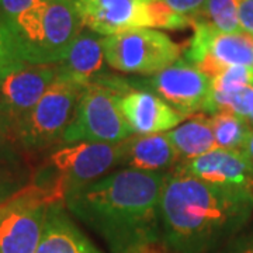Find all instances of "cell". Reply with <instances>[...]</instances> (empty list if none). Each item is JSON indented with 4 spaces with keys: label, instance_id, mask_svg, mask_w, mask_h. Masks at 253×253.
<instances>
[{
    "label": "cell",
    "instance_id": "1",
    "mask_svg": "<svg viewBox=\"0 0 253 253\" xmlns=\"http://www.w3.org/2000/svg\"><path fill=\"white\" fill-rule=\"evenodd\" d=\"M166 173L118 169L71 190L63 204L111 253H158L165 248L161 197Z\"/></svg>",
    "mask_w": 253,
    "mask_h": 253
},
{
    "label": "cell",
    "instance_id": "2",
    "mask_svg": "<svg viewBox=\"0 0 253 253\" xmlns=\"http://www.w3.org/2000/svg\"><path fill=\"white\" fill-rule=\"evenodd\" d=\"M253 214V193L212 186L172 168L161 197L163 245L173 253L218 251Z\"/></svg>",
    "mask_w": 253,
    "mask_h": 253
},
{
    "label": "cell",
    "instance_id": "3",
    "mask_svg": "<svg viewBox=\"0 0 253 253\" xmlns=\"http://www.w3.org/2000/svg\"><path fill=\"white\" fill-rule=\"evenodd\" d=\"M0 24L31 65L59 62L83 30L78 0H0Z\"/></svg>",
    "mask_w": 253,
    "mask_h": 253
},
{
    "label": "cell",
    "instance_id": "4",
    "mask_svg": "<svg viewBox=\"0 0 253 253\" xmlns=\"http://www.w3.org/2000/svg\"><path fill=\"white\" fill-rule=\"evenodd\" d=\"M121 159L120 144L75 142L51 151L33 172L31 186L45 193L52 203L63 201L71 190L99 180Z\"/></svg>",
    "mask_w": 253,
    "mask_h": 253
},
{
    "label": "cell",
    "instance_id": "5",
    "mask_svg": "<svg viewBox=\"0 0 253 253\" xmlns=\"http://www.w3.org/2000/svg\"><path fill=\"white\" fill-rule=\"evenodd\" d=\"M83 27L107 37L135 30H183L191 18L173 11L163 0H78Z\"/></svg>",
    "mask_w": 253,
    "mask_h": 253
},
{
    "label": "cell",
    "instance_id": "6",
    "mask_svg": "<svg viewBox=\"0 0 253 253\" xmlns=\"http://www.w3.org/2000/svg\"><path fill=\"white\" fill-rule=\"evenodd\" d=\"M83 90L84 87L76 83L56 78L27 116L14 126L13 135L18 148L33 154L62 144V136L75 116Z\"/></svg>",
    "mask_w": 253,
    "mask_h": 253
},
{
    "label": "cell",
    "instance_id": "7",
    "mask_svg": "<svg viewBox=\"0 0 253 253\" xmlns=\"http://www.w3.org/2000/svg\"><path fill=\"white\" fill-rule=\"evenodd\" d=\"M123 94L104 84L84 87L75 116L62 136V144H120L134 135L120 109Z\"/></svg>",
    "mask_w": 253,
    "mask_h": 253
},
{
    "label": "cell",
    "instance_id": "8",
    "mask_svg": "<svg viewBox=\"0 0 253 253\" xmlns=\"http://www.w3.org/2000/svg\"><path fill=\"white\" fill-rule=\"evenodd\" d=\"M103 49L111 69L154 75L180 58V46L155 28H135L104 37Z\"/></svg>",
    "mask_w": 253,
    "mask_h": 253
},
{
    "label": "cell",
    "instance_id": "9",
    "mask_svg": "<svg viewBox=\"0 0 253 253\" xmlns=\"http://www.w3.org/2000/svg\"><path fill=\"white\" fill-rule=\"evenodd\" d=\"M52 201L34 186L0 206V253H36Z\"/></svg>",
    "mask_w": 253,
    "mask_h": 253
},
{
    "label": "cell",
    "instance_id": "10",
    "mask_svg": "<svg viewBox=\"0 0 253 253\" xmlns=\"http://www.w3.org/2000/svg\"><path fill=\"white\" fill-rule=\"evenodd\" d=\"M194 34L184 51V59L210 79L228 66L253 68V36L248 33H221L206 21H193Z\"/></svg>",
    "mask_w": 253,
    "mask_h": 253
},
{
    "label": "cell",
    "instance_id": "11",
    "mask_svg": "<svg viewBox=\"0 0 253 253\" xmlns=\"http://www.w3.org/2000/svg\"><path fill=\"white\" fill-rule=\"evenodd\" d=\"M210 86L211 79L207 75L181 58L149 78H132L134 90L154 93L186 117L204 111Z\"/></svg>",
    "mask_w": 253,
    "mask_h": 253
},
{
    "label": "cell",
    "instance_id": "12",
    "mask_svg": "<svg viewBox=\"0 0 253 253\" xmlns=\"http://www.w3.org/2000/svg\"><path fill=\"white\" fill-rule=\"evenodd\" d=\"M56 79L55 65L23 63L0 76V116L11 131Z\"/></svg>",
    "mask_w": 253,
    "mask_h": 253
},
{
    "label": "cell",
    "instance_id": "13",
    "mask_svg": "<svg viewBox=\"0 0 253 253\" xmlns=\"http://www.w3.org/2000/svg\"><path fill=\"white\" fill-rule=\"evenodd\" d=\"M174 168L212 186L253 193V177L242 151L215 148Z\"/></svg>",
    "mask_w": 253,
    "mask_h": 253
},
{
    "label": "cell",
    "instance_id": "14",
    "mask_svg": "<svg viewBox=\"0 0 253 253\" xmlns=\"http://www.w3.org/2000/svg\"><path fill=\"white\" fill-rule=\"evenodd\" d=\"M104 37L83 27L66 55L56 66V78L76 83L82 87L99 83L110 73L103 49Z\"/></svg>",
    "mask_w": 253,
    "mask_h": 253
},
{
    "label": "cell",
    "instance_id": "15",
    "mask_svg": "<svg viewBox=\"0 0 253 253\" xmlns=\"http://www.w3.org/2000/svg\"><path fill=\"white\" fill-rule=\"evenodd\" d=\"M120 109L136 135L168 132L189 118L173 109L162 97L146 90H132L123 94Z\"/></svg>",
    "mask_w": 253,
    "mask_h": 253
},
{
    "label": "cell",
    "instance_id": "16",
    "mask_svg": "<svg viewBox=\"0 0 253 253\" xmlns=\"http://www.w3.org/2000/svg\"><path fill=\"white\" fill-rule=\"evenodd\" d=\"M177 163L179 156L168 134L132 135L121 142V169L168 173Z\"/></svg>",
    "mask_w": 253,
    "mask_h": 253
},
{
    "label": "cell",
    "instance_id": "17",
    "mask_svg": "<svg viewBox=\"0 0 253 253\" xmlns=\"http://www.w3.org/2000/svg\"><path fill=\"white\" fill-rule=\"evenodd\" d=\"M36 253H103L73 222L63 201L49 204Z\"/></svg>",
    "mask_w": 253,
    "mask_h": 253
},
{
    "label": "cell",
    "instance_id": "18",
    "mask_svg": "<svg viewBox=\"0 0 253 253\" xmlns=\"http://www.w3.org/2000/svg\"><path fill=\"white\" fill-rule=\"evenodd\" d=\"M166 134L179 156V162L196 159L217 148L211 117L201 113L193 114L183 121V124L168 131Z\"/></svg>",
    "mask_w": 253,
    "mask_h": 253
},
{
    "label": "cell",
    "instance_id": "19",
    "mask_svg": "<svg viewBox=\"0 0 253 253\" xmlns=\"http://www.w3.org/2000/svg\"><path fill=\"white\" fill-rule=\"evenodd\" d=\"M33 170L21 156V149L0 151V206L31 184Z\"/></svg>",
    "mask_w": 253,
    "mask_h": 253
},
{
    "label": "cell",
    "instance_id": "20",
    "mask_svg": "<svg viewBox=\"0 0 253 253\" xmlns=\"http://www.w3.org/2000/svg\"><path fill=\"white\" fill-rule=\"evenodd\" d=\"M211 126L217 148L229 151H242L253 132V128L244 118L228 111L212 114Z\"/></svg>",
    "mask_w": 253,
    "mask_h": 253
},
{
    "label": "cell",
    "instance_id": "21",
    "mask_svg": "<svg viewBox=\"0 0 253 253\" xmlns=\"http://www.w3.org/2000/svg\"><path fill=\"white\" fill-rule=\"evenodd\" d=\"M194 20L206 21L221 33L242 31L238 17V0H206L204 7Z\"/></svg>",
    "mask_w": 253,
    "mask_h": 253
},
{
    "label": "cell",
    "instance_id": "22",
    "mask_svg": "<svg viewBox=\"0 0 253 253\" xmlns=\"http://www.w3.org/2000/svg\"><path fill=\"white\" fill-rule=\"evenodd\" d=\"M253 84V68L251 66H228L215 78L211 79L208 100L221 99L238 91L244 90L245 87Z\"/></svg>",
    "mask_w": 253,
    "mask_h": 253
},
{
    "label": "cell",
    "instance_id": "23",
    "mask_svg": "<svg viewBox=\"0 0 253 253\" xmlns=\"http://www.w3.org/2000/svg\"><path fill=\"white\" fill-rule=\"evenodd\" d=\"M219 111H228L239 116L253 128V84L245 87L244 90L238 91L235 94L221 99L208 100L206 103L204 113L212 116Z\"/></svg>",
    "mask_w": 253,
    "mask_h": 253
},
{
    "label": "cell",
    "instance_id": "24",
    "mask_svg": "<svg viewBox=\"0 0 253 253\" xmlns=\"http://www.w3.org/2000/svg\"><path fill=\"white\" fill-rule=\"evenodd\" d=\"M217 253H253V225L245 226L224 244Z\"/></svg>",
    "mask_w": 253,
    "mask_h": 253
},
{
    "label": "cell",
    "instance_id": "25",
    "mask_svg": "<svg viewBox=\"0 0 253 253\" xmlns=\"http://www.w3.org/2000/svg\"><path fill=\"white\" fill-rule=\"evenodd\" d=\"M20 56L16 52L14 46L11 44L9 34L6 36H0V76L3 73L9 72L11 69L17 68L20 65H23Z\"/></svg>",
    "mask_w": 253,
    "mask_h": 253
},
{
    "label": "cell",
    "instance_id": "26",
    "mask_svg": "<svg viewBox=\"0 0 253 253\" xmlns=\"http://www.w3.org/2000/svg\"><path fill=\"white\" fill-rule=\"evenodd\" d=\"M163 1L173 11L191 18V21L199 16L201 9L204 7V3H206V0H163Z\"/></svg>",
    "mask_w": 253,
    "mask_h": 253
},
{
    "label": "cell",
    "instance_id": "27",
    "mask_svg": "<svg viewBox=\"0 0 253 253\" xmlns=\"http://www.w3.org/2000/svg\"><path fill=\"white\" fill-rule=\"evenodd\" d=\"M238 17L241 30L253 36V0H238Z\"/></svg>",
    "mask_w": 253,
    "mask_h": 253
},
{
    "label": "cell",
    "instance_id": "28",
    "mask_svg": "<svg viewBox=\"0 0 253 253\" xmlns=\"http://www.w3.org/2000/svg\"><path fill=\"white\" fill-rule=\"evenodd\" d=\"M13 148H18V145L14 139L11 126L3 118V116H0V151L1 149H13Z\"/></svg>",
    "mask_w": 253,
    "mask_h": 253
},
{
    "label": "cell",
    "instance_id": "29",
    "mask_svg": "<svg viewBox=\"0 0 253 253\" xmlns=\"http://www.w3.org/2000/svg\"><path fill=\"white\" fill-rule=\"evenodd\" d=\"M242 152H244L245 159H246V163H248V168H249L251 174H252L253 177V132L251 138L248 139V142H246L245 148L242 149Z\"/></svg>",
    "mask_w": 253,
    "mask_h": 253
},
{
    "label": "cell",
    "instance_id": "30",
    "mask_svg": "<svg viewBox=\"0 0 253 253\" xmlns=\"http://www.w3.org/2000/svg\"><path fill=\"white\" fill-rule=\"evenodd\" d=\"M6 34H7V33H6V30H4L3 26L0 24V36H6Z\"/></svg>",
    "mask_w": 253,
    "mask_h": 253
}]
</instances>
